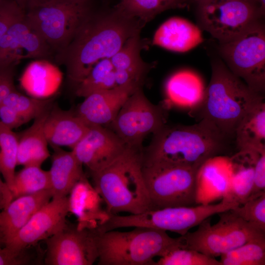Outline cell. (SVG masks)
Masks as SVG:
<instances>
[{
	"label": "cell",
	"mask_w": 265,
	"mask_h": 265,
	"mask_svg": "<svg viewBox=\"0 0 265 265\" xmlns=\"http://www.w3.org/2000/svg\"><path fill=\"white\" fill-rule=\"evenodd\" d=\"M70 194V212L78 217L79 228L98 227L109 217L106 211L101 209L100 202L102 199L85 175L77 183Z\"/></svg>",
	"instance_id": "7402d4cb"
},
{
	"label": "cell",
	"mask_w": 265,
	"mask_h": 265,
	"mask_svg": "<svg viewBox=\"0 0 265 265\" xmlns=\"http://www.w3.org/2000/svg\"><path fill=\"white\" fill-rule=\"evenodd\" d=\"M261 12L264 15L265 9V0H257Z\"/></svg>",
	"instance_id": "f6af8a7d"
},
{
	"label": "cell",
	"mask_w": 265,
	"mask_h": 265,
	"mask_svg": "<svg viewBox=\"0 0 265 265\" xmlns=\"http://www.w3.org/2000/svg\"><path fill=\"white\" fill-rule=\"evenodd\" d=\"M140 87L128 84L93 93L84 98L76 113L89 125H109L128 97Z\"/></svg>",
	"instance_id": "e0dca14e"
},
{
	"label": "cell",
	"mask_w": 265,
	"mask_h": 265,
	"mask_svg": "<svg viewBox=\"0 0 265 265\" xmlns=\"http://www.w3.org/2000/svg\"><path fill=\"white\" fill-rule=\"evenodd\" d=\"M169 107L163 101L156 105L145 96L142 87L127 99L111 129L128 146L143 148L144 138L158 131L166 123Z\"/></svg>",
	"instance_id": "8fae6325"
},
{
	"label": "cell",
	"mask_w": 265,
	"mask_h": 265,
	"mask_svg": "<svg viewBox=\"0 0 265 265\" xmlns=\"http://www.w3.org/2000/svg\"><path fill=\"white\" fill-rule=\"evenodd\" d=\"M127 232L114 230L101 233L99 265H154V259L182 248L179 237H170L166 231L136 227Z\"/></svg>",
	"instance_id": "5b68a950"
},
{
	"label": "cell",
	"mask_w": 265,
	"mask_h": 265,
	"mask_svg": "<svg viewBox=\"0 0 265 265\" xmlns=\"http://www.w3.org/2000/svg\"><path fill=\"white\" fill-rule=\"evenodd\" d=\"M265 149H240L230 158L231 173L225 196L239 205L249 198L252 191L254 166L259 155Z\"/></svg>",
	"instance_id": "603a6c76"
},
{
	"label": "cell",
	"mask_w": 265,
	"mask_h": 265,
	"mask_svg": "<svg viewBox=\"0 0 265 265\" xmlns=\"http://www.w3.org/2000/svg\"><path fill=\"white\" fill-rule=\"evenodd\" d=\"M144 24L114 10L106 14L92 13L66 48L55 55L56 62L65 65L68 80L76 88L96 63L111 57L129 38L140 33Z\"/></svg>",
	"instance_id": "6da1fadb"
},
{
	"label": "cell",
	"mask_w": 265,
	"mask_h": 265,
	"mask_svg": "<svg viewBox=\"0 0 265 265\" xmlns=\"http://www.w3.org/2000/svg\"><path fill=\"white\" fill-rule=\"evenodd\" d=\"M52 199L50 189L17 197L0 213V239L10 240L33 215Z\"/></svg>",
	"instance_id": "ac0fdd59"
},
{
	"label": "cell",
	"mask_w": 265,
	"mask_h": 265,
	"mask_svg": "<svg viewBox=\"0 0 265 265\" xmlns=\"http://www.w3.org/2000/svg\"><path fill=\"white\" fill-rule=\"evenodd\" d=\"M238 206V203L224 197L216 204L167 207L136 214L116 215L113 217V224L116 228L147 227L169 231L183 236L211 216Z\"/></svg>",
	"instance_id": "30bf717a"
},
{
	"label": "cell",
	"mask_w": 265,
	"mask_h": 265,
	"mask_svg": "<svg viewBox=\"0 0 265 265\" xmlns=\"http://www.w3.org/2000/svg\"><path fill=\"white\" fill-rule=\"evenodd\" d=\"M154 265H221L214 257L195 250L176 248L155 262Z\"/></svg>",
	"instance_id": "d590c367"
},
{
	"label": "cell",
	"mask_w": 265,
	"mask_h": 265,
	"mask_svg": "<svg viewBox=\"0 0 265 265\" xmlns=\"http://www.w3.org/2000/svg\"><path fill=\"white\" fill-rule=\"evenodd\" d=\"M220 259L221 265H265V236L222 254Z\"/></svg>",
	"instance_id": "1f68e13d"
},
{
	"label": "cell",
	"mask_w": 265,
	"mask_h": 265,
	"mask_svg": "<svg viewBox=\"0 0 265 265\" xmlns=\"http://www.w3.org/2000/svg\"><path fill=\"white\" fill-rule=\"evenodd\" d=\"M232 209L218 213L219 219L216 223L211 225L208 218L199 225L195 231L179 237L182 248L215 257L251 239L265 236V233L248 224Z\"/></svg>",
	"instance_id": "52a82bcc"
},
{
	"label": "cell",
	"mask_w": 265,
	"mask_h": 265,
	"mask_svg": "<svg viewBox=\"0 0 265 265\" xmlns=\"http://www.w3.org/2000/svg\"><path fill=\"white\" fill-rule=\"evenodd\" d=\"M70 212L68 197L52 198L39 209L27 223L4 245L16 253L46 239L63 229Z\"/></svg>",
	"instance_id": "5bb4252c"
},
{
	"label": "cell",
	"mask_w": 265,
	"mask_h": 265,
	"mask_svg": "<svg viewBox=\"0 0 265 265\" xmlns=\"http://www.w3.org/2000/svg\"><path fill=\"white\" fill-rule=\"evenodd\" d=\"M2 243L0 239V243ZM27 258L23 253H16L5 246H0V265H23L27 263Z\"/></svg>",
	"instance_id": "60d3db41"
},
{
	"label": "cell",
	"mask_w": 265,
	"mask_h": 265,
	"mask_svg": "<svg viewBox=\"0 0 265 265\" xmlns=\"http://www.w3.org/2000/svg\"><path fill=\"white\" fill-rule=\"evenodd\" d=\"M203 41L198 26L179 17H171L163 22L156 31L152 44L168 51L185 53Z\"/></svg>",
	"instance_id": "ffe728a7"
},
{
	"label": "cell",
	"mask_w": 265,
	"mask_h": 265,
	"mask_svg": "<svg viewBox=\"0 0 265 265\" xmlns=\"http://www.w3.org/2000/svg\"><path fill=\"white\" fill-rule=\"evenodd\" d=\"M3 69V68H2V69H0V73H1V72L2 70Z\"/></svg>",
	"instance_id": "7dc6e473"
},
{
	"label": "cell",
	"mask_w": 265,
	"mask_h": 265,
	"mask_svg": "<svg viewBox=\"0 0 265 265\" xmlns=\"http://www.w3.org/2000/svg\"><path fill=\"white\" fill-rule=\"evenodd\" d=\"M193 0L198 5V4H200L208 3V2H214V1H222V0ZM249 0L254 1H255L257 3H258L257 0Z\"/></svg>",
	"instance_id": "ee69618b"
},
{
	"label": "cell",
	"mask_w": 265,
	"mask_h": 265,
	"mask_svg": "<svg viewBox=\"0 0 265 265\" xmlns=\"http://www.w3.org/2000/svg\"><path fill=\"white\" fill-rule=\"evenodd\" d=\"M212 76L202 103L190 111L211 123L227 138L234 137L238 124L255 105L264 101L262 94L251 89L223 62L212 63Z\"/></svg>",
	"instance_id": "277c9868"
},
{
	"label": "cell",
	"mask_w": 265,
	"mask_h": 265,
	"mask_svg": "<svg viewBox=\"0 0 265 265\" xmlns=\"http://www.w3.org/2000/svg\"><path fill=\"white\" fill-rule=\"evenodd\" d=\"M52 103L50 98L40 99L27 97L15 89L6 96L2 105L13 109L27 122L51 108Z\"/></svg>",
	"instance_id": "836d02e7"
},
{
	"label": "cell",
	"mask_w": 265,
	"mask_h": 265,
	"mask_svg": "<svg viewBox=\"0 0 265 265\" xmlns=\"http://www.w3.org/2000/svg\"><path fill=\"white\" fill-rule=\"evenodd\" d=\"M5 0H0V4Z\"/></svg>",
	"instance_id": "bcb514c9"
},
{
	"label": "cell",
	"mask_w": 265,
	"mask_h": 265,
	"mask_svg": "<svg viewBox=\"0 0 265 265\" xmlns=\"http://www.w3.org/2000/svg\"><path fill=\"white\" fill-rule=\"evenodd\" d=\"M227 138L205 119L192 125H167L143 149V165H183L200 169L225 148Z\"/></svg>",
	"instance_id": "7a4b0ae2"
},
{
	"label": "cell",
	"mask_w": 265,
	"mask_h": 265,
	"mask_svg": "<svg viewBox=\"0 0 265 265\" xmlns=\"http://www.w3.org/2000/svg\"><path fill=\"white\" fill-rule=\"evenodd\" d=\"M41 166H26L15 174L11 191L13 199L24 195L50 189L48 171Z\"/></svg>",
	"instance_id": "4dcf8cb0"
},
{
	"label": "cell",
	"mask_w": 265,
	"mask_h": 265,
	"mask_svg": "<svg viewBox=\"0 0 265 265\" xmlns=\"http://www.w3.org/2000/svg\"><path fill=\"white\" fill-rule=\"evenodd\" d=\"M264 191H265V151L259 155L255 164L254 184L249 197Z\"/></svg>",
	"instance_id": "74e56055"
},
{
	"label": "cell",
	"mask_w": 265,
	"mask_h": 265,
	"mask_svg": "<svg viewBox=\"0 0 265 265\" xmlns=\"http://www.w3.org/2000/svg\"><path fill=\"white\" fill-rule=\"evenodd\" d=\"M15 89L14 66L3 68L0 75V106L6 96Z\"/></svg>",
	"instance_id": "ab89813d"
},
{
	"label": "cell",
	"mask_w": 265,
	"mask_h": 265,
	"mask_svg": "<svg viewBox=\"0 0 265 265\" xmlns=\"http://www.w3.org/2000/svg\"><path fill=\"white\" fill-rule=\"evenodd\" d=\"M89 125L76 113L52 107L46 120L45 135L51 147L67 146L72 149L84 136Z\"/></svg>",
	"instance_id": "d6986e66"
},
{
	"label": "cell",
	"mask_w": 265,
	"mask_h": 265,
	"mask_svg": "<svg viewBox=\"0 0 265 265\" xmlns=\"http://www.w3.org/2000/svg\"><path fill=\"white\" fill-rule=\"evenodd\" d=\"M89 1L33 0L26 8L25 18L56 55L66 48L91 14Z\"/></svg>",
	"instance_id": "8992f818"
},
{
	"label": "cell",
	"mask_w": 265,
	"mask_h": 265,
	"mask_svg": "<svg viewBox=\"0 0 265 265\" xmlns=\"http://www.w3.org/2000/svg\"><path fill=\"white\" fill-rule=\"evenodd\" d=\"M143 149L128 146L110 164L90 172L109 214H136L152 209L143 173Z\"/></svg>",
	"instance_id": "3957f363"
},
{
	"label": "cell",
	"mask_w": 265,
	"mask_h": 265,
	"mask_svg": "<svg viewBox=\"0 0 265 265\" xmlns=\"http://www.w3.org/2000/svg\"><path fill=\"white\" fill-rule=\"evenodd\" d=\"M140 33L129 38L110 59L115 70L125 74L132 82L142 86L150 65L140 57L143 45Z\"/></svg>",
	"instance_id": "4316f807"
},
{
	"label": "cell",
	"mask_w": 265,
	"mask_h": 265,
	"mask_svg": "<svg viewBox=\"0 0 265 265\" xmlns=\"http://www.w3.org/2000/svg\"><path fill=\"white\" fill-rule=\"evenodd\" d=\"M62 78L61 71L55 65L40 59L26 66L19 81L21 87L30 97L47 99L57 92Z\"/></svg>",
	"instance_id": "cb8c5ba5"
},
{
	"label": "cell",
	"mask_w": 265,
	"mask_h": 265,
	"mask_svg": "<svg viewBox=\"0 0 265 265\" xmlns=\"http://www.w3.org/2000/svg\"><path fill=\"white\" fill-rule=\"evenodd\" d=\"M188 0H121L114 10L129 18L145 24L157 15L171 9L182 8Z\"/></svg>",
	"instance_id": "f1b7e54d"
},
{
	"label": "cell",
	"mask_w": 265,
	"mask_h": 265,
	"mask_svg": "<svg viewBox=\"0 0 265 265\" xmlns=\"http://www.w3.org/2000/svg\"><path fill=\"white\" fill-rule=\"evenodd\" d=\"M232 210L248 224L265 233V191L249 197Z\"/></svg>",
	"instance_id": "e575fe53"
},
{
	"label": "cell",
	"mask_w": 265,
	"mask_h": 265,
	"mask_svg": "<svg viewBox=\"0 0 265 265\" xmlns=\"http://www.w3.org/2000/svg\"><path fill=\"white\" fill-rule=\"evenodd\" d=\"M13 200L10 188L6 183L1 180L0 177V213Z\"/></svg>",
	"instance_id": "b9f144b4"
},
{
	"label": "cell",
	"mask_w": 265,
	"mask_h": 265,
	"mask_svg": "<svg viewBox=\"0 0 265 265\" xmlns=\"http://www.w3.org/2000/svg\"><path fill=\"white\" fill-rule=\"evenodd\" d=\"M201 26L220 44L240 35L263 16L260 6L249 0H229L198 4Z\"/></svg>",
	"instance_id": "7c38bea8"
},
{
	"label": "cell",
	"mask_w": 265,
	"mask_h": 265,
	"mask_svg": "<svg viewBox=\"0 0 265 265\" xmlns=\"http://www.w3.org/2000/svg\"><path fill=\"white\" fill-rule=\"evenodd\" d=\"M18 149V135L0 121V172L10 189L17 165Z\"/></svg>",
	"instance_id": "d6a6232c"
},
{
	"label": "cell",
	"mask_w": 265,
	"mask_h": 265,
	"mask_svg": "<svg viewBox=\"0 0 265 265\" xmlns=\"http://www.w3.org/2000/svg\"><path fill=\"white\" fill-rule=\"evenodd\" d=\"M128 145L110 129L89 125L72 151L89 172L99 170L119 157Z\"/></svg>",
	"instance_id": "2e32d148"
},
{
	"label": "cell",
	"mask_w": 265,
	"mask_h": 265,
	"mask_svg": "<svg viewBox=\"0 0 265 265\" xmlns=\"http://www.w3.org/2000/svg\"><path fill=\"white\" fill-rule=\"evenodd\" d=\"M98 227L65 226L46 239L45 263L49 265H91L98 260Z\"/></svg>",
	"instance_id": "4fadbf2b"
},
{
	"label": "cell",
	"mask_w": 265,
	"mask_h": 265,
	"mask_svg": "<svg viewBox=\"0 0 265 265\" xmlns=\"http://www.w3.org/2000/svg\"><path fill=\"white\" fill-rule=\"evenodd\" d=\"M0 121L11 130L27 123L13 109L4 105L0 106Z\"/></svg>",
	"instance_id": "f35d334b"
},
{
	"label": "cell",
	"mask_w": 265,
	"mask_h": 265,
	"mask_svg": "<svg viewBox=\"0 0 265 265\" xmlns=\"http://www.w3.org/2000/svg\"><path fill=\"white\" fill-rule=\"evenodd\" d=\"M118 86L115 70L110 58H104L96 63L86 77L76 87L78 97H86L95 92Z\"/></svg>",
	"instance_id": "f546056e"
},
{
	"label": "cell",
	"mask_w": 265,
	"mask_h": 265,
	"mask_svg": "<svg viewBox=\"0 0 265 265\" xmlns=\"http://www.w3.org/2000/svg\"><path fill=\"white\" fill-rule=\"evenodd\" d=\"M234 137L238 150L265 148L264 100L245 115L236 128Z\"/></svg>",
	"instance_id": "83f0119b"
},
{
	"label": "cell",
	"mask_w": 265,
	"mask_h": 265,
	"mask_svg": "<svg viewBox=\"0 0 265 265\" xmlns=\"http://www.w3.org/2000/svg\"><path fill=\"white\" fill-rule=\"evenodd\" d=\"M199 169L183 165L143 164L152 210L194 205Z\"/></svg>",
	"instance_id": "9c48e42d"
},
{
	"label": "cell",
	"mask_w": 265,
	"mask_h": 265,
	"mask_svg": "<svg viewBox=\"0 0 265 265\" xmlns=\"http://www.w3.org/2000/svg\"><path fill=\"white\" fill-rule=\"evenodd\" d=\"M51 108L36 117L29 128L17 134V165L41 166L50 156L44 125Z\"/></svg>",
	"instance_id": "484cf974"
},
{
	"label": "cell",
	"mask_w": 265,
	"mask_h": 265,
	"mask_svg": "<svg viewBox=\"0 0 265 265\" xmlns=\"http://www.w3.org/2000/svg\"><path fill=\"white\" fill-rule=\"evenodd\" d=\"M53 52L25 15L14 22L0 40V69L13 66L21 59L47 58Z\"/></svg>",
	"instance_id": "9a60e30c"
},
{
	"label": "cell",
	"mask_w": 265,
	"mask_h": 265,
	"mask_svg": "<svg viewBox=\"0 0 265 265\" xmlns=\"http://www.w3.org/2000/svg\"><path fill=\"white\" fill-rule=\"evenodd\" d=\"M25 14L15 0H5L0 4V40L10 26Z\"/></svg>",
	"instance_id": "8d00e7d4"
},
{
	"label": "cell",
	"mask_w": 265,
	"mask_h": 265,
	"mask_svg": "<svg viewBox=\"0 0 265 265\" xmlns=\"http://www.w3.org/2000/svg\"><path fill=\"white\" fill-rule=\"evenodd\" d=\"M18 5L25 11L27 5L33 0H15Z\"/></svg>",
	"instance_id": "7bdbcfd3"
},
{
	"label": "cell",
	"mask_w": 265,
	"mask_h": 265,
	"mask_svg": "<svg viewBox=\"0 0 265 265\" xmlns=\"http://www.w3.org/2000/svg\"><path fill=\"white\" fill-rule=\"evenodd\" d=\"M53 153L49 171L52 198L66 197L77 183L85 175L82 164L73 152L52 146Z\"/></svg>",
	"instance_id": "d4e9b609"
},
{
	"label": "cell",
	"mask_w": 265,
	"mask_h": 265,
	"mask_svg": "<svg viewBox=\"0 0 265 265\" xmlns=\"http://www.w3.org/2000/svg\"><path fill=\"white\" fill-rule=\"evenodd\" d=\"M227 67L251 89L262 94L265 88V30L258 21L233 40L220 44Z\"/></svg>",
	"instance_id": "ba28073f"
},
{
	"label": "cell",
	"mask_w": 265,
	"mask_h": 265,
	"mask_svg": "<svg viewBox=\"0 0 265 265\" xmlns=\"http://www.w3.org/2000/svg\"><path fill=\"white\" fill-rule=\"evenodd\" d=\"M206 87L196 73L188 70L171 75L164 85L165 100L168 106L189 109L197 108L204 98Z\"/></svg>",
	"instance_id": "44dd1931"
}]
</instances>
